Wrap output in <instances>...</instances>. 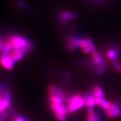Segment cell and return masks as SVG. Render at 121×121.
<instances>
[{
	"label": "cell",
	"instance_id": "7",
	"mask_svg": "<svg viewBox=\"0 0 121 121\" xmlns=\"http://www.w3.org/2000/svg\"><path fill=\"white\" fill-rule=\"evenodd\" d=\"M86 121H102V117L98 112L95 111L94 108H88Z\"/></svg>",
	"mask_w": 121,
	"mask_h": 121
},
{
	"label": "cell",
	"instance_id": "3",
	"mask_svg": "<svg viewBox=\"0 0 121 121\" xmlns=\"http://www.w3.org/2000/svg\"><path fill=\"white\" fill-rule=\"evenodd\" d=\"M50 108L54 113L56 118L58 121H67V107L64 104H56L50 103Z\"/></svg>",
	"mask_w": 121,
	"mask_h": 121
},
{
	"label": "cell",
	"instance_id": "12",
	"mask_svg": "<svg viewBox=\"0 0 121 121\" xmlns=\"http://www.w3.org/2000/svg\"><path fill=\"white\" fill-rule=\"evenodd\" d=\"M77 17V15L69 11H64L61 13V18L63 20L67 22L69 20L75 19Z\"/></svg>",
	"mask_w": 121,
	"mask_h": 121
},
{
	"label": "cell",
	"instance_id": "8",
	"mask_svg": "<svg viewBox=\"0 0 121 121\" xmlns=\"http://www.w3.org/2000/svg\"><path fill=\"white\" fill-rule=\"evenodd\" d=\"M48 95H56L62 99L65 100V96L62 90L60 87L56 86L55 85H50L48 89Z\"/></svg>",
	"mask_w": 121,
	"mask_h": 121
},
{
	"label": "cell",
	"instance_id": "10",
	"mask_svg": "<svg viewBox=\"0 0 121 121\" xmlns=\"http://www.w3.org/2000/svg\"><path fill=\"white\" fill-rule=\"evenodd\" d=\"M120 52L119 50L111 49L108 50L107 52V57L109 60H113L114 62H118L119 60L118 54Z\"/></svg>",
	"mask_w": 121,
	"mask_h": 121
},
{
	"label": "cell",
	"instance_id": "16",
	"mask_svg": "<svg viewBox=\"0 0 121 121\" xmlns=\"http://www.w3.org/2000/svg\"><path fill=\"white\" fill-rule=\"evenodd\" d=\"M113 66L115 67V69H117L121 73V65L120 63H119L118 62H113Z\"/></svg>",
	"mask_w": 121,
	"mask_h": 121
},
{
	"label": "cell",
	"instance_id": "6",
	"mask_svg": "<svg viewBox=\"0 0 121 121\" xmlns=\"http://www.w3.org/2000/svg\"><path fill=\"white\" fill-rule=\"evenodd\" d=\"M91 53L92 57L91 62L96 67V68L103 67L104 69H105V63H104L103 59L102 58L100 54L96 52V51Z\"/></svg>",
	"mask_w": 121,
	"mask_h": 121
},
{
	"label": "cell",
	"instance_id": "11",
	"mask_svg": "<svg viewBox=\"0 0 121 121\" xmlns=\"http://www.w3.org/2000/svg\"><path fill=\"white\" fill-rule=\"evenodd\" d=\"M95 102H96V105H99L100 107L103 108L104 110L109 108L111 103L103 98H95Z\"/></svg>",
	"mask_w": 121,
	"mask_h": 121
},
{
	"label": "cell",
	"instance_id": "17",
	"mask_svg": "<svg viewBox=\"0 0 121 121\" xmlns=\"http://www.w3.org/2000/svg\"><path fill=\"white\" fill-rule=\"evenodd\" d=\"M4 40H3V39H0V53L1 54H2L3 48H4Z\"/></svg>",
	"mask_w": 121,
	"mask_h": 121
},
{
	"label": "cell",
	"instance_id": "1",
	"mask_svg": "<svg viewBox=\"0 0 121 121\" xmlns=\"http://www.w3.org/2000/svg\"><path fill=\"white\" fill-rule=\"evenodd\" d=\"M13 49H20L25 51L26 53L32 49L33 45L30 40L19 35H13L9 39Z\"/></svg>",
	"mask_w": 121,
	"mask_h": 121
},
{
	"label": "cell",
	"instance_id": "14",
	"mask_svg": "<svg viewBox=\"0 0 121 121\" xmlns=\"http://www.w3.org/2000/svg\"><path fill=\"white\" fill-rule=\"evenodd\" d=\"M85 39H86V40L87 41V43H88L89 47H90L91 51V53L95 52V51H96V47H95L94 44L92 39L89 37H85Z\"/></svg>",
	"mask_w": 121,
	"mask_h": 121
},
{
	"label": "cell",
	"instance_id": "4",
	"mask_svg": "<svg viewBox=\"0 0 121 121\" xmlns=\"http://www.w3.org/2000/svg\"><path fill=\"white\" fill-rule=\"evenodd\" d=\"M11 105V96L9 93L5 92L4 94H0V116L4 114Z\"/></svg>",
	"mask_w": 121,
	"mask_h": 121
},
{
	"label": "cell",
	"instance_id": "9",
	"mask_svg": "<svg viewBox=\"0 0 121 121\" xmlns=\"http://www.w3.org/2000/svg\"><path fill=\"white\" fill-rule=\"evenodd\" d=\"M85 103V107L88 108H94L96 105L95 97L93 94H86L84 96Z\"/></svg>",
	"mask_w": 121,
	"mask_h": 121
},
{
	"label": "cell",
	"instance_id": "15",
	"mask_svg": "<svg viewBox=\"0 0 121 121\" xmlns=\"http://www.w3.org/2000/svg\"><path fill=\"white\" fill-rule=\"evenodd\" d=\"M13 121H28L27 119L23 117L20 116H15L13 119Z\"/></svg>",
	"mask_w": 121,
	"mask_h": 121
},
{
	"label": "cell",
	"instance_id": "5",
	"mask_svg": "<svg viewBox=\"0 0 121 121\" xmlns=\"http://www.w3.org/2000/svg\"><path fill=\"white\" fill-rule=\"evenodd\" d=\"M15 62L7 55H1L0 57V65L7 70H11L14 67Z\"/></svg>",
	"mask_w": 121,
	"mask_h": 121
},
{
	"label": "cell",
	"instance_id": "13",
	"mask_svg": "<svg viewBox=\"0 0 121 121\" xmlns=\"http://www.w3.org/2000/svg\"><path fill=\"white\" fill-rule=\"evenodd\" d=\"M93 94L95 98H103L104 96L103 90L99 86H95L94 87Z\"/></svg>",
	"mask_w": 121,
	"mask_h": 121
},
{
	"label": "cell",
	"instance_id": "2",
	"mask_svg": "<svg viewBox=\"0 0 121 121\" xmlns=\"http://www.w3.org/2000/svg\"><path fill=\"white\" fill-rule=\"evenodd\" d=\"M66 107L68 113L69 114L76 112L80 109L85 107L84 97L79 94L73 95L69 99Z\"/></svg>",
	"mask_w": 121,
	"mask_h": 121
},
{
	"label": "cell",
	"instance_id": "18",
	"mask_svg": "<svg viewBox=\"0 0 121 121\" xmlns=\"http://www.w3.org/2000/svg\"><path fill=\"white\" fill-rule=\"evenodd\" d=\"M0 93H1V87H0Z\"/></svg>",
	"mask_w": 121,
	"mask_h": 121
}]
</instances>
